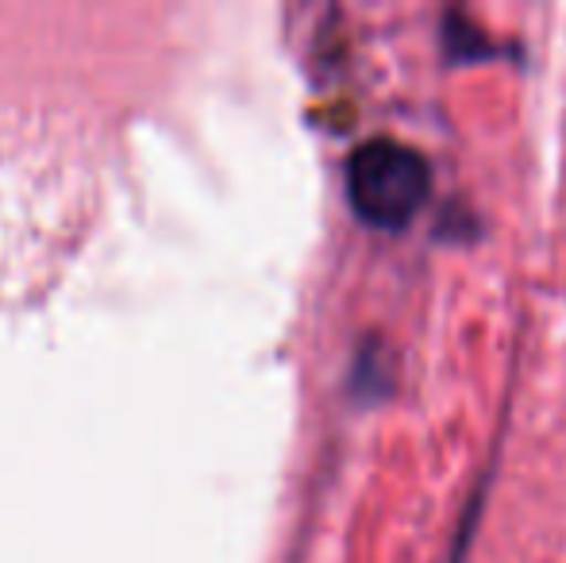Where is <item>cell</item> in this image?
Returning a JSON list of instances; mask_svg holds the SVG:
<instances>
[{
  "label": "cell",
  "mask_w": 566,
  "mask_h": 563,
  "mask_svg": "<svg viewBox=\"0 0 566 563\" xmlns=\"http://www.w3.org/2000/svg\"><path fill=\"white\" fill-rule=\"evenodd\" d=\"M350 205L374 228H405L428 197V166L412 147L374 139L355 150L347 170Z\"/></svg>",
  "instance_id": "1"
}]
</instances>
